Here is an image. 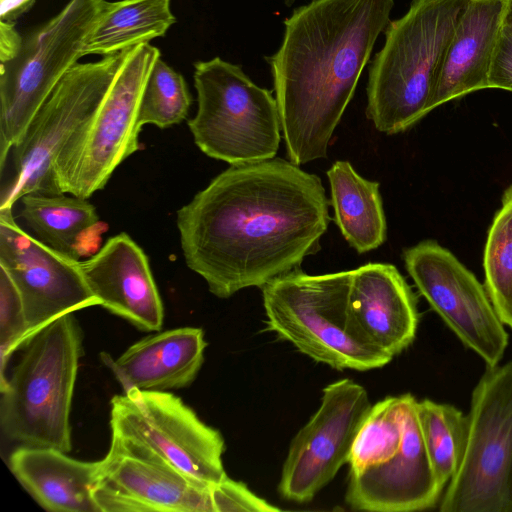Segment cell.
<instances>
[{
	"label": "cell",
	"mask_w": 512,
	"mask_h": 512,
	"mask_svg": "<svg viewBox=\"0 0 512 512\" xmlns=\"http://www.w3.org/2000/svg\"><path fill=\"white\" fill-rule=\"evenodd\" d=\"M28 337V326L20 294L9 274L0 267V387L7 377L6 366L13 352Z\"/></svg>",
	"instance_id": "f1b7e54d"
},
{
	"label": "cell",
	"mask_w": 512,
	"mask_h": 512,
	"mask_svg": "<svg viewBox=\"0 0 512 512\" xmlns=\"http://www.w3.org/2000/svg\"><path fill=\"white\" fill-rule=\"evenodd\" d=\"M330 220L320 177L281 158L230 165L176 215L187 266L222 299L299 268Z\"/></svg>",
	"instance_id": "6da1fadb"
},
{
	"label": "cell",
	"mask_w": 512,
	"mask_h": 512,
	"mask_svg": "<svg viewBox=\"0 0 512 512\" xmlns=\"http://www.w3.org/2000/svg\"><path fill=\"white\" fill-rule=\"evenodd\" d=\"M441 512H512V361L487 367L472 391L459 468Z\"/></svg>",
	"instance_id": "ba28073f"
},
{
	"label": "cell",
	"mask_w": 512,
	"mask_h": 512,
	"mask_svg": "<svg viewBox=\"0 0 512 512\" xmlns=\"http://www.w3.org/2000/svg\"><path fill=\"white\" fill-rule=\"evenodd\" d=\"M394 0H312L284 21L268 59L289 161L327 157Z\"/></svg>",
	"instance_id": "7a4b0ae2"
},
{
	"label": "cell",
	"mask_w": 512,
	"mask_h": 512,
	"mask_svg": "<svg viewBox=\"0 0 512 512\" xmlns=\"http://www.w3.org/2000/svg\"><path fill=\"white\" fill-rule=\"evenodd\" d=\"M417 414L431 465L438 480L446 488L462 460L467 436V415L453 405L430 399L417 402Z\"/></svg>",
	"instance_id": "d4e9b609"
},
{
	"label": "cell",
	"mask_w": 512,
	"mask_h": 512,
	"mask_svg": "<svg viewBox=\"0 0 512 512\" xmlns=\"http://www.w3.org/2000/svg\"><path fill=\"white\" fill-rule=\"evenodd\" d=\"M214 512H278L280 508L260 498L242 482L228 476L210 486Z\"/></svg>",
	"instance_id": "f546056e"
},
{
	"label": "cell",
	"mask_w": 512,
	"mask_h": 512,
	"mask_svg": "<svg viewBox=\"0 0 512 512\" xmlns=\"http://www.w3.org/2000/svg\"><path fill=\"white\" fill-rule=\"evenodd\" d=\"M371 407L366 389L352 379L337 380L323 389L318 410L290 443L278 484L284 499L311 501L349 463Z\"/></svg>",
	"instance_id": "4fadbf2b"
},
{
	"label": "cell",
	"mask_w": 512,
	"mask_h": 512,
	"mask_svg": "<svg viewBox=\"0 0 512 512\" xmlns=\"http://www.w3.org/2000/svg\"><path fill=\"white\" fill-rule=\"evenodd\" d=\"M467 0H412L389 21L368 74L366 115L388 135L404 132L428 113L439 70Z\"/></svg>",
	"instance_id": "3957f363"
},
{
	"label": "cell",
	"mask_w": 512,
	"mask_h": 512,
	"mask_svg": "<svg viewBox=\"0 0 512 512\" xmlns=\"http://www.w3.org/2000/svg\"><path fill=\"white\" fill-rule=\"evenodd\" d=\"M82 275L100 306L144 331H158L164 309L147 255L126 233L109 238L87 260Z\"/></svg>",
	"instance_id": "e0dca14e"
},
{
	"label": "cell",
	"mask_w": 512,
	"mask_h": 512,
	"mask_svg": "<svg viewBox=\"0 0 512 512\" xmlns=\"http://www.w3.org/2000/svg\"><path fill=\"white\" fill-rule=\"evenodd\" d=\"M403 430V395L388 396L372 405L351 450L350 473L392 458L401 446Z\"/></svg>",
	"instance_id": "4316f807"
},
{
	"label": "cell",
	"mask_w": 512,
	"mask_h": 512,
	"mask_svg": "<svg viewBox=\"0 0 512 512\" xmlns=\"http://www.w3.org/2000/svg\"><path fill=\"white\" fill-rule=\"evenodd\" d=\"M110 404L111 434L146 447L201 483L212 485L227 477L222 435L180 397L132 388L114 396Z\"/></svg>",
	"instance_id": "8fae6325"
},
{
	"label": "cell",
	"mask_w": 512,
	"mask_h": 512,
	"mask_svg": "<svg viewBox=\"0 0 512 512\" xmlns=\"http://www.w3.org/2000/svg\"><path fill=\"white\" fill-rule=\"evenodd\" d=\"M334 220L342 236L359 254L381 246L387 224L379 183L361 177L348 161H336L327 171Z\"/></svg>",
	"instance_id": "603a6c76"
},
{
	"label": "cell",
	"mask_w": 512,
	"mask_h": 512,
	"mask_svg": "<svg viewBox=\"0 0 512 512\" xmlns=\"http://www.w3.org/2000/svg\"><path fill=\"white\" fill-rule=\"evenodd\" d=\"M210 486L146 447L111 434L92 496L100 512H214Z\"/></svg>",
	"instance_id": "5bb4252c"
},
{
	"label": "cell",
	"mask_w": 512,
	"mask_h": 512,
	"mask_svg": "<svg viewBox=\"0 0 512 512\" xmlns=\"http://www.w3.org/2000/svg\"><path fill=\"white\" fill-rule=\"evenodd\" d=\"M507 0H467L443 59L428 110L488 88Z\"/></svg>",
	"instance_id": "d6986e66"
},
{
	"label": "cell",
	"mask_w": 512,
	"mask_h": 512,
	"mask_svg": "<svg viewBox=\"0 0 512 512\" xmlns=\"http://www.w3.org/2000/svg\"><path fill=\"white\" fill-rule=\"evenodd\" d=\"M22 35L16 30L14 22L0 21V60L7 61L14 57L20 48Z\"/></svg>",
	"instance_id": "1f68e13d"
},
{
	"label": "cell",
	"mask_w": 512,
	"mask_h": 512,
	"mask_svg": "<svg viewBox=\"0 0 512 512\" xmlns=\"http://www.w3.org/2000/svg\"><path fill=\"white\" fill-rule=\"evenodd\" d=\"M192 96L184 77L159 57L153 64L141 97L138 122L168 128L186 119Z\"/></svg>",
	"instance_id": "83f0119b"
},
{
	"label": "cell",
	"mask_w": 512,
	"mask_h": 512,
	"mask_svg": "<svg viewBox=\"0 0 512 512\" xmlns=\"http://www.w3.org/2000/svg\"><path fill=\"white\" fill-rule=\"evenodd\" d=\"M352 270L309 275L299 268L262 289L267 330L333 369L367 371L392 356L369 343L349 311Z\"/></svg>",
	"instance_id": "5b68a950"
},
{
	"label": "cell",
	"mask_w": 512,
	"mask_h": 512,
	"mask_svg": "<svg viewBox=\"0 0 512 512\" xmlns=\"http://www.w3.org/2000/svg\"><path fill=\"white\" fill-rule=\"evenodd\" d=\"M488 88L512 91V35L504 29L492 56Z\"/></svg>",
	"instance_id": "4dcf8cb0"
},
{
	"label": "cell",
	"mask_w": 512,
	"mask_h": 512,
	"mask_svg": "<svg viewBox=\"0 0 512 512\" xmlns=\"http://www.w3.org/2000/svg\"><path fill=\"white\" fill-rule=\"evenodd\" d=\"M349 311L363 337L392 357L415 339L417 298L392 264L367 263L352 270Z\"/></svg>",
	"instance_id": "ac0fdd59"
},
{
	"label": "cell",
	"mask_w": 512,
	"mask_h": 512,
	"mask_svg": "<svg viewBox=\"0 0 512 512\" xmlns=\"http://www.w3.org/2000/svg\"><path fill=\"white\" fill-rule=\"evenodd\" d=\"M127 51L77 63L61 79L11 150L14 175L2 191L0 208L13 207L29 193L60 194L56 161L98 109Z\"/></svg>",
	"instance_id": "30bf717a"
},
{
	"label": "cell",
	"mask_w": 512,
	"mask_h": 512,
	"mask_svg": "<svg viewBox=\"0 0 512 512\" xmlns=\"http://www.w3.org/2000/svg\"><path fill=\"white\" fill-rule=\"evenodd\" d=\"M176 22L171 0L105 1L82 49L85 55H110L149 43Z\"/></svg>",
	"instance_id": "cb8c5ba5"
},
{
	"label": "cell",
	"mask_w": 512,
	"mask_h": 512,
	"mask_svg": "<svg viewBox=\"0 0 512 512\" xmlns=\"http://www.w3.org/2000/svg\"><path fill=\"white\" fill-rule=\"evenodd\" d=\"M106 0H69L51 19L22 36L0 64V170L37 111L82 57L86 36Z\"/></svg>",
	"instance_id": "52a82bcc"
},
{
	"label": "cell",
	"mask_w": 512,
	"mask_h": 512,
	"mask_svg": "<svg viewBox=\"0 0 512 512\" xmlns=\"http://www.w3.org/2000/svg\"><path fill=\"white\" fill-rule=\"evenodd\" d=\"M503 29L512 35V0H507Z\"/></svg>",
	"instance_id": "836d02e7"
},
{
	"label": "cell",
	"mask_w": 512,
	"mask_h": 512,
	"mask_svg": "<svg viewBox=\"0 0 512 512\" xmlns=\"http://www.w3.org/2000/svg\"><path fill=\"white\" fill-rule=\"evenodd\" d=\"M9 466L45 510L100 512L92 496L99 461L77 460L55 448L22 445L10 455Z\"/></svg>",
	"instance_id": "44dd1931"
},
{
	"label": "cell",
	"mask_w": 512,
	"mask_h": 512,
	"mask_svg": "<svg viewBox=\"0 0 512 512\" xmlns=\"http://www.w3.org/2000/svg\"><path fill=\"white\" fill-rule=\"evenodd\" d=\"M484 286L502 323L512 329V184L490 225L483 253Z\"/></svg>",
	"instance_id": "484cf974"
},
{
	"label": "cell",
	"mask_w": 512,
	"mask_h": 512,
	"mask_svg": "<svg viewBox=\"0 0 512 512\" xmlns=\"http://www.w3.org/2000/svg\"><path fill=\"white\" fill-rule=\"evenodd\" d=\"M403 259L420 294L460 341L487 367L498 365L509 338L484 284L435 240L407 248Z\"/></svg>",
	"instance_id": "7c38bea8"
},
{
	"label": "cell",
	"mask_w": 512,
	"mask_h": 512,
	"mask_svg": "<svg viewBox=\"0 0 512 512\" xmlns=\"http://www.w3.org/2000/svg\"><path fill=\"white\" fill-rule=\"evenodd\" d=\"M295 0H286L287 3H293Z\"/></svg>",
	"instance_id": "e575fe53"
},
{
	"label": "cell",
	"mask_w": 512,
	"mask_h": 512,
	"mask_svg": "<svg viewBox=\"0 0 512 512\" xmlns=\"http://www.w3.org/2000/svg\"><path fill=\"white\" fill-rule=\"evenodd\" d=\"M20 201V217L45 245L78 261L97 249L105 228L88 199L29 193Z\"/></svg>",
	"instance_id": "7402d4cb"
},
{
	"label": "cell",
	"mask_w": 512,
	"mask_h": 512,
	"mask_svg": "<svg viewBox=\"0 0 512 512\" xmlns=\"http://www.w3.org/2000/svg\"><path fill=\"white\" fill-rule=\"evenodd\" d=\"M35 0H0V21L14 22L32 7Z\"/></svg>",
	"instance_id": "d6a6232c"
},
{
	"label": "cell",
	"mask_w": 512,
	"mask_h": 512,
	"mask_svg": "<svg viewBox=\"0 0 512 512\" xmlns=\"http://www.w3.org/2000/svg\"><path fill=\"white\" fill-rule=\"evenodd\" d=\"M418 400L403 394V438L396 454L381 464L350 473L346 502L355 510L409 512L434 508L445 486L428 457L417 414Z\"/></svg>",
	"instance_id": "2e32d148"
},
{
	"label": "cell",
	"mask_w": 512,
	"mask_h": 512,
	"mask_svg": "<svg viewBox=\"0 0 512 512\" xmlns=\"http://www.w3.org/2000/svg\"><path fill=\"white\" fill-rule=\"evenodd\" d=\"M159 57L160 51L149 43L128 49L98 109L56 161L54 174L60 193L90 198L139 149L141 97Z\"/></svg>",
	"instance_id": "9c48e42d"
},
{
	"label": "cell",
	"mask_w": 512,
	"mask_h": 512,
	"mask_svg": "<svg viewBox=\"0 0 512 512\" xmlns=\"http://www.w3.org/2000/svg\"><path fill=\"white\" fill-rule=\"evenodd\" d=\"M0 267L20 294L27 340L62 315L100 305L82 275L80 261L24 231L17 224L12 207L0 208Z\"/></svg>",
	"instance_id": "9a60e30c"
},
{
	"label": "cell",
	"mask_w": 512,
	"mask_h": 512,
	"mask_svg": "<svg viewBox=\"0 0 512 512\" xmlns=\"http://www.w3.org/2000/svg\"><path fill=\"white\" fill-rule=\"evenodd\" d=\"M193 78L198 107L188 126L203 153L230 165L275 157L282 127L271 91L220 57L195 62Z\"/></svg>",
	"instance_id": "8992f818"
},
{
	"label": "cell",
	"mask_w": 512,
	"mask_h": 512,
	"mask_svg": "<svg viewBox=\"0 0 512 512\" xmlns=\"http://www.w3.org/2000/svg\"><path fill=\"white\" fill-rule=\"evenodd\" d=\"M82 339L78 321L67 313L24 343L18 363L0 387V424L9 440L71 451L70 411Z\"/></svg>",
	"instance_id": "277c9868"
},
{
	"label": "cell",
	"mask_w": 512,
	"mask_h": 512,
	"mask_svg": "<svg viewBox=\"0 0 512 512\" xmlns=\"http://www.w3.org/2000/svg\"><path fill=\"white\" fill-rule=\"evenodd\" d=\"M207 343L201 328L182 327L148 335L119 357L101 352L123 391L178 389L190 385L204 362Z\"/></svg>",
	"instance_id": "ffe728a7"
}]
</instances>
